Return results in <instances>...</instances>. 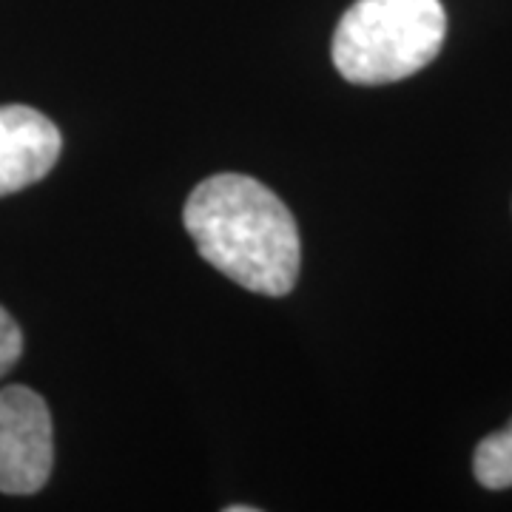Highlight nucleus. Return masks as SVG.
<instances>
[{
	"mask_svg": "<svg viewBox=\"0 0 512 512\" xmlns=\"http://www.w3.org/2000/svg\"><path fill=\"white\" fill-rule=\"evenodd\" d=\"M20 353H23V333L9 311L0 308V379L15 367Z\"/></svg>",
	"mask_w": 512,
	"mask_h": 512,
	"instance_id": "nucleus-6",
	"label": "nucleus"
},
{
	"mask_svg": "<svg viewBox=\"0 0 512 512\" xmlns=\"http://www.w3.org/2000/svg\"><path fill=\"white\" fill-rule=\"evenodd\" d=\"M473 470L481 487L507 490L512 487V421L476 447Z\"/></svg>",
	"mask_w": 512,
	"mask_h": 512,
	"instance_id": "nucleus-5",
	"label": "nucleus"
},
{
	"mask_svg": "<svg viewBox=\"0 0 512 512\" xmlns=\"http://www.w3.org/2000/svg\"><path fill=\"white\" fill-rule=\"evenodd\" d=\"M447 37L441 0H356L333 35V63L356 86H384L430 66Z\"/></svg>",
	"mask_w": 512,
	"mask_h": 512,
	"instance_id": "nucleus-2",
	"label": "nucleus"
},
{
	"mask_svg": "<svg viewBox=\"0 0 512 512\" xmlns=\"http://www.w3.org/2000/svg\"><path fill=\"white\" fill-rule=\"evenodd\" d=\"M60 131L29 106H0V197L40 183L60 157Z\"/></svg>",
	"mask_w": 512,
	"mask_h": 512,
	"instance_id": "nucleus-4",
	"label": "nucleus"
},
{
	"mask_svg": "<svg viewBox=\"0 0 512 512\" xmlns=\"http://www.w3.org/2000/svg\"><path fill=\"white\" fill-rule=\"evenodd\" d=\"M259 507H242V504H234V507H225V512H256Z\"/></svg>",
	"mask_w": 512,
	"mask_h": 512,
	"instance_id": "nucleus-7",
	"label": "nucleus"
},
{
	"mask_svg": "<svg viewBox=\"0 0 512 512\" xmlns=\"http://www.w3.org/2000/svg\"><path fill=\"white\" fill-rule=\"evenodd\" d=\"M183 222L205 262L259 296L293 291L302 242L288 205L245 174H217L185 202Z\"/></svg>",
	"mask_w": 512,
	"mask_h": 512,
	"instance_id": "nucleus-1",
	"label": "nucleus"
},
{
	"mask_svg": "<svg viewBox=\"0 0 512 512\" xmlns=\"http://www.w3.org/2000/svg\"><path fill=\"white\" fill-rule=\"evenodd\" d=\"M55 464V433L46 402L32 387L0 390V493H37Z\"/></svg>",
	"mask_w": 512,
	"mask_h": 512,
	"instance_id": "nucleus-3",
	"label": "nucleus"
}]
</instances>
